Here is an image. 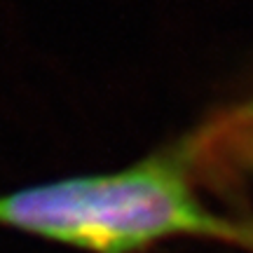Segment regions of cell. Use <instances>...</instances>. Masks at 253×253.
Masks as SVG:
<instances>
[{"instance_id":"6da1fadb","label":"cell","mask_w":253,"mask_h":253,"mask_svg":"<svg viewBox=\"0 0 253 253\" xmlns=\"http://www.w3.org/2000/svg\"><path fill=\"white\" fill-rule=\"evenodd\" d=\"M188 136L118 171L0 192V227L87 253H141L167 239H216L253 253V223L213 213L195 188Z\"/></svg>"},{"instance_id":"7a4b0ae2","label":"cell","mask_w":253,"mask_h":253,"mask_svg":"<svg viewBox=\"0 0 253 253\" xmlns=\"http://www.w3.org/2000/svg\"><path fill=\"white\" fill-rule=\"evenodd\" d=\"M188 136L195 167L253 176V94L216 118L192 129Z\"/></svg>"}]
</instances>
